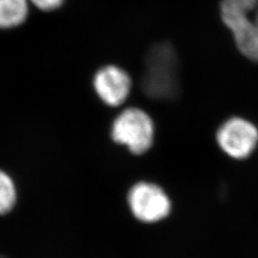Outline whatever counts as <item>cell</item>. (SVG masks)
<instances>
[{"mask_svg":"<svg viewBox=\"0 0 258 258\" xmlns=\"http://www.w3.org/2000/svg\"><path fill=\"white\" fill-rule=\"evenodd\" d=\"M217 146L233 160L249 158L258 145V128L249 120L233 117L224 121L216 132Z\"/></svg>","mask_w":258,"mask_h":258,"instance_id":"cell-4","label":"cell"},{"mask_svg":"<svg viewBox=\"0 0 258 258\" xmlns=\"http://www.w3.org/2000/svg\"><path fill=\"white\" fill-rule=\"evenodd\" d=\"M258 0H220L223 23L231 31L240 53L258 62V28L250 13Z\"/></svg>","mask_w":258,"mask_h":258,"instance_id":"cell-2","label":"cell"},{"mask_svg":"<svg viewBox=\"0 0 258 258\" xmlns=\"http://www.w3.org/2000/svg\"><path fill=\"white\" fill-rule=\"evenodd\" d=\"M0 258H4V257H2V256H0Z\"/></svg>","mask_w":258,"mask_h":258,"instance_id":"cell-11","label":"cell"},{"mask_svg":"<svg viewBox=\"0 0 258 258\" xmlns=\"http://www.w3.org/2000/svg\"><path fill=\"white\" fill-rule=\"evenodd\" d=\"M253 19H254V21H255V24H256V26L258 28V7L254 11V14H253Z\"/></svg>","mask_w":258,"mask_h":258,"instance_id":"cell-10","label":"cell"},{"mask_svg":"<svg viewBox=\"0 0 258 258\" xmlns=\"http://www.w3.org/2000/svg\"><path fill=\"white\" fill-rule=\"evenodd\" d=\"M130 209L140 221L155 223L165 219L171 210V203L163 188L151 183L135 184L129 191Z\"/></svg>","mask_w":258,"mask_h":258,"instance_id":"cell-5","label":"cell"},{"mask_svg":"<svg viewBox=\"0 0 258 258\" xmlns=\"http://www.w3.org/2000/svg\"><path fill=\"white\" fill-rule=\"evenodd\" d=\"M28 14V0H0V29L18 27Z\"/></svg>","mask_w":258,"mask_h":258,"instance_id":"cell-7","label":"cell"},{"mask_svg":"<svg viewBox=\"0 0 258 258\" xmlns=\"http://www.w3.org/2000/svg\"><path fill=\"white\" fill-rule=\"evenodd\" d=\"M17 199L14 182L5 172L0 170V214L9 212Z\"/></svg>","mask_w":258,"mask_h":258,"instance_id":"cell-8","label":"cell"},{"mask_svg":"<svg viewBox=\"0 0 258 258\" xmlns=\"http://www.w3.org/2000/svg\"><path fill=\"white\" fill-rule=\"evenodd\" d=\"M37 8L44 12L58 9L64 0H30Z\"/></svg>","mask_w":258,"mask_h":258,"instance_id":"cell-9","label":"cell"},{"mask_svg":"<svg viewBox=\"0 0 258 258\" xmlns=\"http://www.w3.org/2000/svg\"><path fill=\"white\" fill-rule=\"evenodd\" d=\"M112 138L135 154L145 153L153 143V121L145 111L135 107L125 109L114 120Z\"/></svg>","mask_w":258,"mask_h":258,"instance_id":"cell-3","label":"cell"},{"mask_svg":"<svg viewBox=\"0 0 258 258\" xmlns=\"http://www.w3.org/2000/svg\"><path fill=\"white\" fill-rule=\"evenodd\" d=\"M94 88L102 102L110 106H118L128 97L131 79L123 69L107 65L95 75Z\"/></svg>","mask_w":258,"mask_h":258,"instance_id":"cell-6","label":"cell"},{"mask_svg":"<svg viewBox=\"0 0 258 258\" xmlns=\"http://www.w3.org/2000/svg\"><path fill=\"white\" fill-rule=\"evenodd\" d=\"M142 88L154 100H173L180 91L179 59L168 42L157 43L149 49Z\"/></svg>","mask_w":258,"mask_h":258,"instance_id":"cell-1","label":"cell"}]
</instances>
